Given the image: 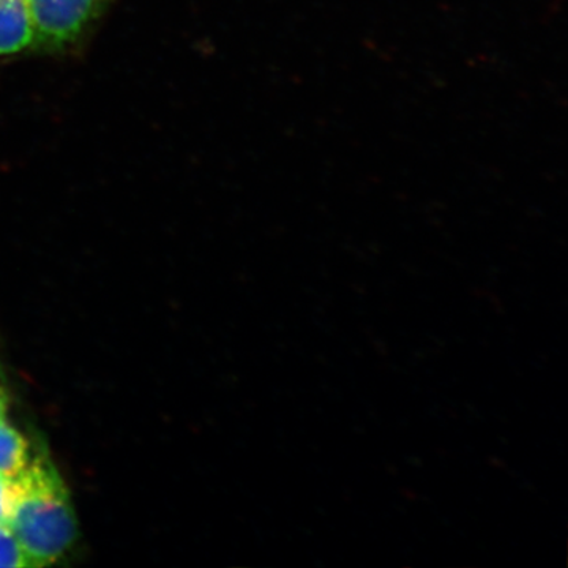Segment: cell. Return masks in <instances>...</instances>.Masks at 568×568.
I'll use <instances>...</instances> for the list:
<instances>
[{
	"label": "cell",
	"instance_id": "cell-3",
	"mask_svg": "<svg viewBox=\"0 0 568 568\" xmlns=\"http://www.w3.org/2000/svg\"><path fill=\"white\" fill-rule=\"evenodd\" d=\"M33 44L28 0H0V58L18 54Z\"/></svg>",
	"mask_w": 568,
	"mask_h": 568
},
{
	"label": "cell",
	"instance_id": "cell-2",
	"mask_svg": "<svg viewBox=\"0 0 568 568\" xmlns=\"http://www.w3.org/2000/svg\"><path fill=\"white\" fill-rule=\"evenodd\" d=\"M106 0H28L33 44L59 50L73 43L100 13Z\"/></svg>",
	"mask_w": 568,
	"mask_h": 568
},
{
	"label": "cell",
	"instance_id": "cell-5",
	"mask_svg": "<svg viewBox=\"0 0 568 568\" xmlns=\"http://www.w3.org/2000/svg\"><path fill=\"white\" fill-rule=\"evenodd\" d=\"M0 567H26L20 545L6 523H0Z\"/></svg>",
	"mask_w": 568,
	"mask_h": 568
},
{
	"label": "cell",
	"instance_id": "cell-4",
	"mask_svg": "<svg viewBox=\"0 0 568 568\" xmlns=\"http://www.w3.org/2000/svg\"><path fill=\"white\" fill-rule=\"evenodd\" d=\"M31 462L29 444L24 436L7 422L0 420V477L14 480Z\"/></svg>",
	"mask_w": 568,
	"mask_h": 568
},
{
	"label": "cell",
	"instance_id": "cell-7",
	"mask_svg": "<svg viewBox=\"0 0 568 568\" xmlns=\"http://www.w3.org/2000/svg\"><path fill=\"white\" fill-rule=\"evenodd\" d=\"M9 394H7L6 387H3L2 381H0V420L7 418L9 413Z\"/></svg>",
	"mask_w": 568,
	"mask_h": 568
},
{
	"label": "cell",
	"instance_id": "cell-1",
	"mask_svg": "<svg viewBox=\"0 0 568 568\" xmlns=\"http://www.w3.org/2000/svg\"><path fill=\"white\" fill-rule=\"evenodd\" d=\"M6 525L20 545L26 567L50 566L73 547L77 515L69 489L47 455H33L21 476L11 480Z\"/></svg>",
	"mask_w": 568,
	"mask_h": 568
},
{
	"label": "cell",
	"instance_id": "cell-6",
	"mask_svg": "<svg viewBox=\"0 0 568 568\" xmlns=\"http://www.w3.org/2000/svg\"><path fill=\"white\" fill-rule=\"evenodd\" d=\"M11 499V481L0 477V523L7 521Z\"/></svg>",
	"mask_w": 568,
	"mask_h": 568
}]
</instances>
